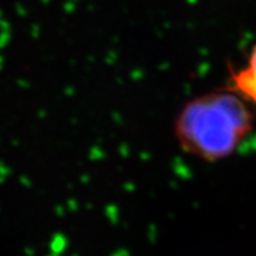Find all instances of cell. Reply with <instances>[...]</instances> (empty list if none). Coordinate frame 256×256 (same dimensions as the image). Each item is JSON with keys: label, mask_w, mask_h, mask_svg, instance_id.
<instances>
[{"label": "cell", "mask_w": 256, "mask_h": 256, "mask_svg": "<svg viewBox=\"0 0 256 256\" xmlns=\"http://www.w3.org/2000/svg\"><path fill=\"white\" fill-rule=\"evenodd\" d=\"M254 128V112L232 90H215L188 101L175 120L185 152L204 161L229 156Z\"/></svg>", "instance_id": "cell-1"}, {"label": "cell", "mask_w": 256, "mask_h": 256, "mask_svg": "<svg viewBox=\"0 0 256 256\" xmlns=\"http://www.w3.org/2000/svg\"><path fill=\"white\" fill-rule=\"evenodd\" d=\"M228 82L229 90L256 107V44L252 47L244 67L238 70L229 68Z\"/></svg>", "instance_id": "cell-2"}]
</instances>
